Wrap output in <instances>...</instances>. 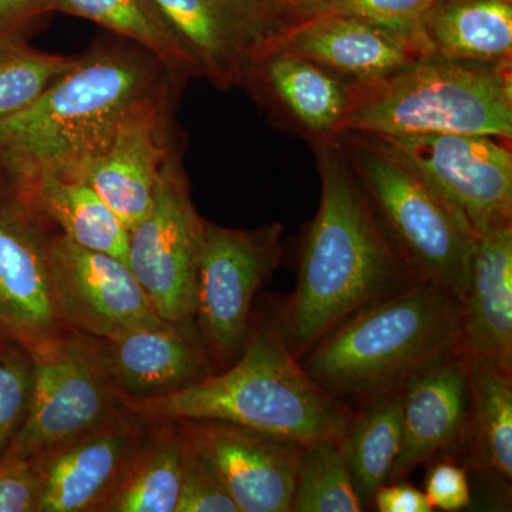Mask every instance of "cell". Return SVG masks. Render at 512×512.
<instances>
[{"instance_id": "obj_1", "label": "cell", "mask_w": 512, "mask_h": 512, "mask_svg": "<svg viewBox=\"0 0 512 512\" xmlns=\"http://www.w3.org/2000/svg\"><path fill=\"white\" fill-rule=\"evenodd\" d=\"M315 150L322 195L285 311L284 339L295 357L353 313L417 281L338 141Z\"/></svg>"}, {"instance_id": "obj_2", "label": "cell", "mask_w": 512, "mask_h": 512, "mask_svg": "<svg viewBox=\"0 0 512 512\" xmlns=\"http://www.w3.org/2000/svg\"><path fill=\"white\" fill-rule=\"evenodd\" d=\"M167 70L141 49L100 47L77 57L28 109L0 119V167L18 185L84 180L109 151L128 114L165 96Z\"/></svg>"}, {"instance_id": "obj_3", "label": "cell", "mask_w": 512, "mask_h": 512, "mask_svg": "<svg viewBox=\"0 0 512 512\" xmlns=\"http://www.w3.org/2000/svg\"><path fill=\"white\" fill-rule=\"evenodd\" d=\"M120 402L150 421L224 420L301 444L342 440L353 417L308 375L284 336L268 328L249 330L227 372L158 396L120 394Z\"/></svg>"}, {"instance_id": "obj_4", "label": "cell", "mask_w": 512, "mask_h": 512, "mask_svg": "<svg viewBox=\"0 0 512 512\" xmlns=\"http://www.w3.org/2000/svg\"><path fill=\"white\" fill-rule=\"evenodd\" d=\"M454 352H461V303L416 281L340 322L303 355L302 366L336 399L369 400Z\"/></svg>"}, {"instance_id": "obj_5", "label": "cell", "mask_w": 512, "mask_h": 512, "mask_svg": "<svg viewBox=\"0 0 512 512\" xmlns=\"http://www.w3.org/2000/svg\"><path fill=\"white\" fill-rule=\"evenodd\" d=\"M512 62L429 56L370 84H356L345 131L372 136L473 134L511 140Z\"/></svg>"}, {"instance_id": "obj_6", "label": "cell", "mask_w": 512, "mask_h": 512, "mask_svg": "<svg viewBox=\"0 0 512 512\" xmlns=\"http://www.w3.org/2000/svg\"><path fill=\"white\" fill-rule=\"evenodd\" d=\"M336 141L410 274L463 303L478 238L473 225L380 138L343 131Z\"/></svg>"}, {"instance_id": "obj_7", "label": "cell", "mask_w": 512, "mask_h": 512, "mask_svg": "<svg viewBox=\"0 0 512 512\" xmlns=\"http://www.w3.org/2000/svg\"><path fill=\"white\" fill-rule=\"evenodd\" d=\"M33 392L28 414L2 457L40 463L123 409L100 340L60 330L28 349Z\"/></svg>"}, {"instance_id": "obj_8", "label": "cell", "mask_w": 512, "mask_h": 512, "mask_svg": "<svg viewBox=\"0 0 512 512\" xmlns=\"http://www.w3.org/2000/svg\"><path fill=\"white\" fill-rule=\"evenodd\" d=\"M205 224L192 204L183 168L171 153L150 214L130 232L127 265L158 315L174 325H188L194 316Z\"/></svg>"}, {"instance_id": "obj_9", "label": "cell", "mask_w": 512, "mask_h": 512, "mask_svg": "<svg viewBox=\"0 0 512 512\" xmlns=\"http://www.w3.org/2000/svg\"><path fill=\"white\" fill-rule=\"evenodd\" d=\"M281 237L278 222L254 231L205 224L194 316L202 342L220 359L244 350L256 292L281 262Z\"/></svg>"}, {"instance_id": "obj_10", "label": "cell", "mask_w": 512, "mask_h": 512, "mask_svg": "<svg viewBox=\"0 0 512 512\" xmlns=\"http://www.w3.org/2000/svg\"><path fill=\"white\" fill-rule=\"evenodd\" d=\"M376 137L446 197L478 235L511 225L510 140L450 133Z\"/></svg>"}, {"instance_id": "obj_11", "label": "cell", "mask_w": 512, "mask_h": 512, "mask_svg": "<svg viewBox=\"0 0 512 512\" xmlns=\"http://www.w3.org/2000/svg\"><path fill=\"white\" fill-rule=\"evenodd\" d=\"M50 276L64 326L96 339L168 325L127 264L57 235L50 241Z\"/></svg>"}, {"instance_id": "obj_12", "label": "cell", "mask_w": 512, "mask_h": 512, "mask_svg": "<svg viewBox=\"0 0 512 512\" xmlns=\"http://www.w3.org/2000/svg\"><path fill=\"white\" fill-rule=\"evenodd\" d=\"M46 218L22 195H0V343L30 349L62 330Z\"/></svg>"}, {"instance_id": "obj_13", "label": "cell", "mask_w": 512, "mask_h": 512, "mask_svg": "<svg viewBox=\"0 0 512 512\" xmlns=\"http://www.w3.org/2000/svg\"><path fill=\"white\" fill-rule=\"evenodd\" d=\"M239 512H289L302 444L224 420H175Z\"/></svg>"}, {"instance_id": "obj_14", "label": "cell", "mask_w": 512, "mask_h": 512, "mask_svg": "<svg viewBox=\"0 0 512 512\" xmlns=\"http://www.w3.org/2000/svg\"><path fill=\"white\" fill-rule=\"evenodd\" d=\"M220 89L245 86L252 66L288 28L266 0H154Z\"/></svg>"}, {"instance_id": "obj_15", "label": "cell", "mask_w": 512, "mask_h": 512, "mask_svg": "<svg viewBox=\"0 0 512 512\" xmlns=\"http://www.w3.org/2000/svg\"><path fill=\"white\" fill-rule=\"evenodd\" d=\"M151 421L121 409L116 416L43 458L40 512H99L126 476L150 434Z\"/></svg>"}, {"instance_id": "obj_16", "label": "cell", "mask_w": 512, "mask_h": 512, "mask_svg": "<svg viewBox=\"0 0 512 512\" xmlns=\"http://www.w3.org/2000/svg\"><path fill=\"white\" fill-rule=\"evenodd\" d=\"M271 47L312 60L355 84L380 82L431 56L429 46L412 36L328 13L292 23Z\"/></svg>"}, {"instance_id": "obj_17", "label": "cell", "mask_w": 512, "mask_h": 512, "mask_svg": "<svg viewBox=\"0 0 512 512\" xmlns=\"http://www.w3.org/2000/svg\"><path fill=\"white\" fill-rule=\"evenodd\" d=\"M165 117V96L128 114L109 151L84 177L128 232L150 214L161 170L173 153Z\"/></svg>"}, {"instance_id": "obj_18", "label": "cell", "mask_w": 512, "mask_h": 512, "mask_svg": "<svg viewBox=\"0 0 512 512\" xmlns=\"http://www.w3.org/2000/svg\"><path fill=\"white\" fill-rule=\"evenodd\" d=\"M402 390L403 439L389 481L410 473L463 439L470 421L467 357L454 352L414 373Z\"/></svg>"}, {"instance_id": "obj_19", "label": "cell", "mask_w": 512, "mask_h": 512, "mask_svg": "<svg viewBox=\"0 0 512 512\" xmlns=\"http://www.w3.org/2000/svg\"><path fill=\"white\" fill-rule=\"evenodd\" d=\"M244 87L261 94L313 144L335 141L345 131L356 97L355 83L276 47L256 60Z\"/></svg>"}, {"instance_id": "obj_20", "label": "cell", "mask_w": 512, "mask_h": 512, "mask_svg": "<svg viewBox=\"0 0 512 512\" xmlns=\"http://www.w3.org/2000/svg\"><path fill=\"white\" fill-rule=\"evenodd\" d=\"M461 352L511 372L512 225L478 235L461 303Z\"/></svg>"}, {"instance_id": "obj_21", "label": "cell", "mask_w": 512, "mask_h": 512, "mask_svg": "<svg viewBox=\"0 0 512 512\" xmlns=\"http://www.w3.org/2000/svg\"><path fill=\"white\" fill-rule=\"evenodd\" d=\"M99 340L104 363L121 396H158L211 375L204 349L184 325L168 323Z\"/></svg>"}, {"instance_id": "obj_22", "label": "cell", "mask_w": 512, "mask_h": 512, "mask_svg": "<svg viewBox=\"0 0 512 512\" xmlns=\"http://www.w3.org/2000/svg\"><path fill=\"white\" fill-rule=\"evenodd\" d=\"M431 56L464 62L512 59V3L503 0L437 2L421 22Z\"/></svg>"}, {"instance_id": "obj_23", "label": "cell", "mask_w": 512, "mask_h": 512, "mask_svg": "<svg viewBox=\"0 0 512 512\" xmlns=\"http://www.w3.org/2000/svg\"><path fill=\"white\" fill-rule=\"evenodd\" d=\"M18 192L46 220L56 222L64 237L127 264L130 232L87 181L46 175L18 185Z\"/></svg>"}, {"instance_id": "obj_24", "label": "cell", "mask_w": 512, "mask_h": 512, "mask_svg": "<svg viewBox=\"0 0 512 512\" xmlns=\"http://www.w3.org/2000/svg\"><path fill=\"white\" fill-rule=\"evenodd\" d=\"M55 12L92 20L133 40L171 79L202 76L200 63L154 0H52Z\"/></svg>"}, {"instance_id": "obj_25", "label": "cell", "mask_w": 512, "mask_h": 512, "mask_svg": "<svg viewBox=\"0 0 512 512\" xmlns=\"http://www.w3.org/2000/svg\"><path fill=\"white\" fill-rule=\"evenodd\" d=\"M126 476L101 512H175L183 483L187 440L175 420L154 421Z\"/></svg>"}, {"instance_id": "obj_26", "label": "cell", "mask_w": 512, "mask_h": 512, "mask_svg": "<svg viewBox=\"0 0 512 512\" xmlns=\"http://www.w3.org/2000/svg\"><path fill=\"white\" fill-rule=\"evenodd\" d=\"M402 439L400 389L372 397L365 409L350 420L340 446L363 508L372 504L377 488L389 481Z\"/></svg>"}, {"instance_id": "obj_27", "label": "cell", "mask_w": 512, "mask_h": 512, "mask_svg": "<svg viewBox=\"0 0 512 512\" xmlns=\"http://www.w3.org/2000/svg\"><path fill=\"white\" fill-rule=\"evenodd\" d=\"M467 367L470 420H473L478 456L491 474L503 483L511 485V372L487 360L474 357H467Z\"/></svg>"}, {"instance_id": "obj_28", "label": "cell", "mask_w": 512, "mask_h": 512, "mask_svg": "<svg viewBox=\"0 0 512 512\" xmlns=\"http://www.w3.org/2000/svg\"><path fill=\"white\" fill-rule=\"evenodd\" d=\"M363 510L365 508L357 497L340 441L322 439L302 444L291 511Z\"/></svg>"}, {"instance_id": "obj_29", "label": "cell", "mask_w": 512, "mask_h": 512, "mask_svg": "<svg viewBox=\"0 0 512 512\" xmlns=\"http://www.w3.org/2000/svg\"><path fill=\"white\" fill-rule=\"evenodd\" d=\"M76 60L33 49L19 32L0 33V119L28 109Z\"/></svg>"}, {"instance_id": "obj_30", "label": "cell", "mask_w": 512, "mask_h": 512, "mask_svg": "<svg viewBox=\"0 0 512 512\" xmlns=\"http://www.w3.org/2000/svg\"><path fill=\"white\" fill-rule=\"evenodd\" d=\"M436 2L437 0H315L299 20L323 13L350 16L396 30L426 43L421 35V22Z\"/></svg>"}, {"instance_id": "obj_31", "label": "cell", "mask_w": 512, "mask_h": 512, "mask_svg": "<svg viewBox=\"0 0 512 512\" xmlns=\"http://www.w3.org/2000/svg\"><path fill=\"white\" fill-rule=\"evenodd\" d=\"M33 392V362L28 349L0 343V457L28 414Z\"/></svg>"}, {"instance_id": "obj_32", "label": "cell", "mask_w": 512, "mask_h": 512, "mask_svg": "<svg viewBox=\"0 0 512 512\" xmlns=\"http://www.w3.org/2000/svg\"><path fill=\"white\" fill-rule=\"evenodd\" d=\"M187 444L183 483L175 512H239L214 470L202 460L188 440Z\"/></svg>"}, {"instance_id": "obj_33", "label": "cell", "mask_w": 512, "mask_h": 512, "mask_svg": "<svg viewBox=\"0 0 512 512\" xmlns=\"http://www.w3.org/2000/svg\"><path fill=\"white\" fill-rule=\"evenodd\" d=\"M43 490L39 464L0 457V512H40Z\"/></svg>"}, {"instance_id": "obj_34", "label": "cell", "mask_w": 512, "mask_h": 512, "mask_svg": "<svg viewBox=\"0 0 512 512\" xmlns=\"http://www.w3.org/2000/svg\"><path fill=\"white\" fill-rule=\"evenodd\" d=\"M424 494L433 508L463 510L471 501L466 470L453 463H437L427 474Z\"/></svg>"}, {"instance_id": "obj_35", "label": "cell", "mask_w": 512, "mask_h": 512, "mask_svg": "<svg viewBox=\"0 0 512 512\" xmlns=\"http://www.w3.org/2000/svg\"><path fill=\"white\" fill-rule=\"evenodd\" d=\"M372 504L380 512H431L426 494L409 484L386 483L377 488Z\"/></svg>"}, {"instance_id": "obj_36", "label": "cell", "mask_w": 512, "mask_h": 512, "mask_svg": "<svg viewBox=\"0 0 512 512\" xmlns=\"http://www.w3.org/2000/svg\"><path fill=\"white\" fill-rule=\"evenodd\" d=\"M53 12L52 0H0V33H20Z\"/></svg>"}, {"instance_id": "obj_37", "label": "cell", "mask_w": 512, "mask_h": 512, "mask_svg": "<svg viewBox=\"0 0 512 512\" xmlns=\"http://www.w3.org/2000/svg\"><path fill=\"white\" fill-rule=\"evenodd\" d=\"M266 2L271 3L281 13L282 18L288 22L289 26L298 22L305 15L306 10L315 0H266Z\"/></svg>"}, {"instance_id": "obj_38", "label": "cell", "mask_w": 512, "mask_h": 512, "mask_svg": "<svg viewBox=\"0 0 512 512\" xmlns=\"http://www.w3.org/2000/svg\"><path fill=\"white\" fill-rule=\"evenodd\" d=\"M437 2H446V0H437ZM503 2H510V3H512V0H503Z\"/></svg>"}]
</instances>
